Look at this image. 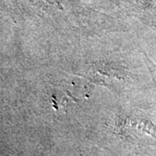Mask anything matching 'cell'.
I'll use <instances>...</instances> for the list:
<instances>
[{
	"label": "cell",
	"instance_id": "obj_1",
	"mask_svg": "<svg viewBox=\"0 0 156 156\" xmlns=\"http://www.w3.org/2000/svg\"><path fill=\"white\" fill-rule=\"evenodd\" d=\"M147 65L150 67V69L152 73H153V75H154V77L156 79V66L154 65V63H152V62L151 61H147Z\"/></svg>",
	"mask_w": 156,
	"mask_h": 156
}]
</instances>
